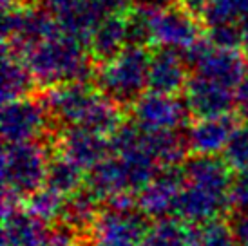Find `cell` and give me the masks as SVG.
<instances>
[{
  "instance_id": "6da1fadb",
  "label": "cell",
  "mask_w": 248,
  "mask_h": 246,
  "mask_svg": "<svg viewBox=\"0 0 248 246\" xmlns=\"http://www.w3.org/2000/svg\"><path fill=\"white\" fill-rule=\"evenodd\" d=\"M22 60L26 62L36 82L47 85L49 89L63 83L85 82L93 75L85 44L65 34H58L36 46Z\"/></svg>"
},
{
  "instance_id": "7a4b0ae2",
  "label": "cell",
  "mask_w": 248,
  "mask_h": 246,
  "mask_svg": "<svg viewBox=\"0 0 248 246\" xmlns=\"http://www.w3.org/2000/svg\"><path fill=\"white\" fill-rule=\"evenodd\" d=\"M49 157L46 147L38 141L6 145L2 156L4 201L15 203L29 199L46 186Z\"/></svg>"
},
{
  "instance_id": "3957f363",
  "label": "cell",
  "mask_w": 248,
  "mask_h": 246,
  "mask_svg": "<svg viewBox=\"0 0 248 246\" xmlns=\"http://www.w3.org/2000/svg\"><path fill=\"white\" fill-rule=\"evenodd\" d=\"M151 55L145 47H125L98 71L100 92L116 105H134L149 87Z\"/></svg>"
},
{
  "instance_id": "277c9868",
  "label": "cell",
  "mask_w": 248,
  "mask_h": 246,
  "mask_svg": "<svg viewBox=\"0 0 248 246\" xmlns=\"http://www.w3.org/2000/svg\"><path fill=\"white\" fill-rule=\"evenodd\" d=\"M58 34H62L60 28L46 7L22 4L9 11H4V53H9L20 60L31 49Z\"/></svg>"
},
{
  "instance_id": "5b68a950",
  "label": "cell",
  "mask_w": 248,
  "mask_h": 246,
  "mask_svg": "<svg viewBox=\"0 0 248 246\" xmlns=\"http://www.w3.org/2000/svg\"><path fill=\"white\" fill-rule=\"evenodd\" d=\"M102 98L104 94H100L85 82H75L51 87L42 103L49 116L69 129L85 127Z\"/></svg>"
},
{
  "instance_id": "8992f818",
  "label": "cell",
  "mask_w": 248,
  "mask_h": 246,
  "mask_svg": "<svg viewBox=\"0 0 248 246\" xmlns=\"http://www.w3.org/2000/svg\"><path fill=\"white\" fill-rule=\"evenodd\" d=\"M151 225L140 210H112L100 214L93 226L96 246H141Z\"/></svg>"
},
{
  "instance_id": "52a82bcc",
  "label": "cell",
  "mask_w": 248,
  "mask_h": 246,
  "mask_svg": "<svg viewBox=\"0 0 248 246\" xmlns=\"http://www.w3.org/2000/svg\"><path fill=\"white\" fill-rule=\"evenodd\" d=\"M201 29L194 16L183 9H151V40L163 49L185 53L198 40Z\"/></svg>"
},
{
  "instance_id": "ba28073f",
  "label": "cell",
  "mask_w": 248,
  "mask_h": 246,
  "mask_svg": "<svg viewBox=\"0 0 248 246\" xmlns=\"http://www.w3.org/2000/svg\"><path fill=\"white\" fill-rule=\"evenodd\" d=\"M47 116L44 103L31 98L4 103L2 138L6 145L35 141L47 127Z\"/></svg>"
},
{
  "instance_id": "9c48e42d",
  "label": "cell",
  "mask_w": 248,
  "mask_h": 246,
  "mask_svg": "<svg viewBox=\"0 0 248 246\" xmlns=\"http://www.w3.org/2000/svg\"><path fill=\"white\" fill-rule=\"evenodd\" d=\"M134 122L147 130H179L188 122V109L185 102L176 96L145 92L132 105Z\"/></svg>"
},
{
  "instance_id": "30bf717a",
  "label": "cell",
  "mask_w": 248,
  "mask_h": 246,
  "mask_svg": "<svg viewBox=\"0 0 248 246\" xmlns=\"http://www.w3.org/2000/svg\"><path fill=\"white\" fill-rule=\"evenodd\" d=\"M46 9L53 15L60 33L89 44L93 31L96 29L104 15L93 0H44Z\"/></svg>"
},
{
  "instance_id": "8fae6325",
  "label": "cell",
  "mask_w": 248,
  "mask_h": 246,
  "mask_svg": "<svg viewBox=\"0 0 248 246\" xmlns=\"http://www.w3.org/2000/svg\"><path fill=\"white\" fill-rule=\"evenodd\" d=\"M183 102L188 112L198 120L219 118L232 112V107L235 105V94L232 89L194 75L183 91Z\"/></svg>"
},
{
  "instance_id": "7c38bea8",
  "label": "cell",
  "mask_w": 248,
  "mask_h": 246,
  "mask_svg": "<svg viewBox=\"0 0 248 246\" xmlns=\"http://www.w3.org/2000/svg\"><path fill=\"white\" fill-rule=\"evenodd\" d=\"M185 186V176L179 169H161L138 194V210L147 217L163 219L174 214L181 188Z\"/></svg>"
},
{
  "instance_id": "4fadbf2b",
  "label": "cell",
  "mask_w": 248,
  "mask_h": 246,
  "mask_svg": "<svg viewBox=\"0 0 248 246\" xmlns=\"http://www.w3.org/2000/svg\"><path fill=\"white\" fill-rule=\"evenodd\" d=\"M109 152L110 143L107 136L85 127H69L60 138V156L67 157L82 170H93L109 157Z\"/></svg>"
},
{
  "instance_id": "5bb4252c",
  "label": "cell",
  "mask_w": 248,
  "mask_h": 246,
  "mask_svg": "<svg viewBox=\"0 0 248 246\" xmlns=\"http://www.w3.org/2000/svg\"><path fill=\"white\" fill-rule=\"evenodd\" d=\"M230 203V196L219 192L208 190L198 184H190L185 181L174 206V214L178 219H183L190 225H203L214 221Z\"/></svg>"
},
{
  "instance_id": "9a60e30c",
  "label": "cell",
  "mask_w": 248,
  "mask_h": 246,
  "mask_svg": "<svg viewBox=\"0 0 248 246\" xmlns=\"http://www.w3.org/2000/svg\"><path fill=\"white\" fill-rule=\"evenodd\" d=\"M194 71L201 78L219 83L227 89L237 91L248 67L245 63V56H241L237 51L217 49L210 44L205 55L194 65Z\"/></svg>"
},
{
  "instance_id": "2e32d148",
  "label": "cell",
  "mask_w": 248,
  "mask_h": 246,
  "mask_svg": "<svg viewBox=\"0 0 248 246\" xmlns=\"http://www.w3.org/2000/svg\"><path fill=\"white\" fill-rule=\"evenodd\" d=\"M188 65L179 51L159 47L151 56L149 65V91L158 94L174 96L185 91L188 83Z\"/></svg>"
},
{
  "instance_id": "e0dca14e",
  "label": "cell",
  "mask_w": 248,
  "mask_h": 246,
  "mask_svg": "<svg viewBox=\"0 0 248 246\" xmlns=\"http://www.w3.org/2000/svg\"><path fill=\"white\" fill-rule=\"evenodd\" d=\"M235 129L237 125L232 114L198 120L186 130L188 147L196 156H217L219 152H225Z\"/></svg>"
},
{
  "instance_id": "ac0fdd59",
  "label": "cell",
  "mask_w": 248,
  "mask_h": 246,
  "mask_svg": "<svg viewBox=\"0 0 248 246\" xmlns=\"http://www.w3.org/2000/svg\"><path fill=\"white\" fill-rule=\"evenodd\" d=\"M47 232L46 223L28 208L4 201V246H40Z\"/></svg>"
},
{
  "instance_id": "d6986e66",
  "label": "cell",
  "mask_w": 248,
  "mask_h": 246,
  "mask_svg": "<svg viewBox=\"0 0 248 246\" xmlns=\"http://www.w3.org/2000/svg\"><path fill=\"white\" fill-rule=\"evenodd\" d=\"M181 170L186 183L230 196L234 178L225 159L217 156H194L183 163Z\"/></svg>"
},
{
  "instance_id": "ffe728a7",
  "label": "cell",
  "mask_w": 248,
  "mask_h": 246,
  "mask_svg": "<svg viewBox=\"0 0 248 246\" xmlns=\"http://www.w3.org/2000/svg\"><path fill=\"white\" fill-rule=\"evenodd\" d=\"M141 147L159 169H174L185 161L188 139L179 130H147L141 127Z\"/></svg>"
},
{
  "instance_id": "44dd1931",
  "label": "cell",
  "mask_w": 248,
  "mask_h": 246,
  "mask_svg": "<svg viewBox=\"0 0 248 246\" xmlns=\"http://www.w3.org/2000/svg\"><path fill=\"white\" fill-rule=\"evenodd\" d=\"M89 53L94 60L109 62L127 47V22L122 15L104 16L89 38Z\"/></svg>"
},
{
  "instance_id": "7402d4cb",
  "label": "cell",
  "mask_w": 248,
  "mask_h": 246,
  "mask_svg": "<svg viewBox=\"0 0 248 246\" xmlns=\"http://www.w3.org/2000/svg\"><path fill=\"white\" fill-rule=\"evenodd\" d=\"M87 188H89L100 201H109L114 196L132 192L131 179L127 174L124 161L118 156L107 157L100 165H96L87 176Z\"/></svg>"
},
{
  "instance_id": "603a6c76",
  "label": "cell",
  "mask_w": 248,
  "mask_h": 246,
  "mask_svg": "<svg viewBox=\"0 0 248 246\" xmlns=\"http://www.w3.org/2000/svg\"><path fill=\"white\" fill-rule=\"evenodd\" d=\"M100 205L102 201L89 188H82L69 198H65L62 214L63 226L69 228L71 232H87V228L93 230V226L102 214Z\"/></svg>"
},
{
  "instance_id": "cb8c5ba5",
  "label": "cell",
  "mask_w": 248,
  "mask_h": 246,
  "mask_svg": "<svg viewBox=\"0 0 248 246\" xmlns=\"http://www.w3.org/2000/svg\"><path fill=\"white\" fill-rule=\"evenodd\" d=\"M35 76L26 65V62L16 56L4 53L2 60V100L4 103L29 98L35 89Z\"/></svg>"
},
{
  "instance_id": "d4e9b609",
  "label": "cell",
  "mask_w": 248,
  "mask_h": 246,
  "mask_svg": "<svg viewBox=\"0 0 248 246\" xmlns=\"http://www.w3.org/2000/svg\"><path fill=\"white\" fill-rule=\"evenodd\" d=\"M83 170L76 167L67 157L58 156L51 159L47 169V178H46V188L60 194L63 198H69L78 190H82Z\"/></svg>"
},
{
  "instance_id": "484cf974",
  "label": "cell",
  "mask_w": 248,
  "mask_h": 246,
  "mask_svg": "<svg viewBox=\"0 0 248 246\" xmlns=\"http://www.w3.org/2000/svg\"><path fill=\"white\" fill-rule=\"evenodd\" d=\"M192 226L181 223L179 219L163 217L151 225L141 246H190Z\"/></svg>"
},
{
  "instance_id": "4316f807",
  "label": "cell",
  "mask_w": 248,
  "mask_h": 246,
  "mask_svg": "<svg viewBox=\"0 0 248 246\" xmlns=\"http://www.w3.org/2000/svg\"><path fill=\"white\" fill-rule=\"evenodd\" d=\"M190 246H237L232 228L219 219L203 225H192V245Z\"/></svg>"
},
{
  "instance_id": "83f0119b",
  "label": "cell",
  "mask_w": 248,
  "mask_h": 246,
  "mask_svg": "<svg viewBox=\"0 0 248 246\" xmlns=\"http://www.w3.org/2000/svg\"><path fill=\"white\" fill-rule=\"evenodd\" d=\"M28 201V210L33 215L44 221V223H51L55 219H62L63 206H65V198L56 194V192L49 190V188H42L36 194H33Z\"/></svg>"
},
{
  "instance_id": "f1b7e54d",
  "label": "cell",
  "mask_w": 248,
  "mask_h": 246,
  "mask_svg": "<svg viewBox=\"0 0 248 246\" xmlns=\"http://www.w3.org/2000/svg\"><path fill=\"white\" fill-rule=\"evenodd\" d=\"M248 11V0H212L205 15L208 28L223 24H239L241 16Z\"/></svg>"
},
{
  "instance_id": "f546056e",
  "label": "cell",
  "mask_w": 248,
  "mask_h": 246,
  "mask_svg": "<svg viewBox=\"0 0 248 246\" xmlns=\"http://www.w3.org/2000/svg\"><path fill=\"white\" fill-rule=\"evenodd\" d=\"M223 154L232 170L248 172V125L235 129Z\"/></svg>"
},
{
  "instance_id": "4dcf8cb0",
  "label": "cell",
  "mask_w": 248,
  "mask_h": 246,
  "mask_svg": "<svg viewBox=\"0 0 248 246\" xmlns=\"http://www.w3.org/2000/svg\"><path fill=\"white\" fill-rule=\"evenodd\" d=\"M207 40L217 49L237 51V47L245 42V34L237 24H223V26L208 28Z\"/></svg>"
},
{
  "instance_id": "1f68e13d",
  "label": "cell",
  "mask_w": 248,
  "mask_h": 246,
  "mask_svg": "<svg viewBox=\"0 0 248 246\" xmlns=\"http://www.w3.org/2000/svg\"><path fill=\"white\" fill-rule=\"evenodd\" d=\"M230 203L241 214H248V172H239L230 188Z\"/></svg>"
},
{
  "instance_id": "d6a6232c",
  "label": "cell",
  "mask_w": 248,
  "mask_h": 246,
  "mask_svg": "<svg viewBox=\"0 0 248 246\" xmlns=\"http://www.w3.org/2000/svg\"><path fill=\"white\" fill-rule=\"evenodd\" d=\"M40 246H73V232L65 226L56 228V230H49Z\"/></svg>"
},
{
  "instance_id": "836d02e7",
  "label": "cell",
  "mask_w": 248,
  "mask_h": 246,
  "mask_svg": "<svg viewBox=\"0 0 248 246\" xmlns=\"http://www.w3.org/2000/svg\"><path fill=\"white\" fill-rule=\"evenodd\" d=\"M96 7L100 9V13L104 16L109 15H124L129 6H131V0H93Z\"/></svg>"
},
{
  "instance_id": "e575fe53",
  "label": "cell",
  "mask_w": 248,
  "mask_h": 246,
  "mask_svg": "<svg viewBox=\"0 0 248 246\" xmlns=\"http://www.w3.org/2000/svg\"><path fill=\"white\" fill-rule=\"evenodd\" d=\"M230 228H232L237 246H248V214H239L232 221Z\"/></svg>"
},
{
  "instance_id": "d590c367",
  "label": "cell",
  "mask_w": 248,
  "mask_h": 246,
  "mask_svg": "<svg viewBox=\"0 0 248 246\" xmlns=\"http://www.w3.org/2000/svg\"><path fill=\"white\" fill-rule=\"evenodd\" d=\"M181 9L194 16V18H205L208 7L212 4V0H179Z\"/></svg>"
},
{
  "instance_id": "8d00e7d4",
  "label": "cell",
  "mask_w": 248,
  "mask_h": 246,
  "mask_svg": "<svg viewBox=\"0 0 248 246\" xmlns=\"http://www.w3.org/2000/svg\"><path fill=\"white\" fill-rule=\"evenodd\" d=\"M235 105L241 112V116L248 122V71L243 78L241 85L235 91Z\"/></svg>"
},
{
  "instance_id": "74e56055",
  "label": "cell",
  "mask_w": 248,
  "mask_h": 246,
  "mask_svg": "<svg viewBox=\"0 0 248 246\" xmlns=\"http://www.w3.org/2000/svg\"><path fill=\"white\" fill-rule=\"evenodd\" d=\"M176 0H138L140 7L145 9H169L172 7V4Z\"/></svg>"
},
{
  "instance_id": "f35d334b",
  "label": "cell",
  "mask_w": 248,
  "mask_h": 246,
  "mask_svg": "<svg viewBox=\"0 0 248 246\" xmlns=\"http://www.w3.org/2000/svg\"><path fill=\"white\" fill-rule=\"evenodd\" d=\"M239 28H241L243 34H245V40H248V11L241 16V20H239V24H237Z\"/></svg>"
},
{
  "instance_id": "ab89813d",
  "label": "cell",
  "mask_w": 248,
  "mask_h": 246,
  "mask_svg": "<svg viewBox=\"0 0 248 246\" xmlns=\"http://www.w3.org/2000/svg\"><path fill=\"white\" fill-rule=\"evenodd\" d=\"M20 2L22 0H2V7H4V11H9V9H13V7L22 6Z\"/></svg>"
},
{
  "instance_id": "60d3db41",
  "label": "cell",
  "mask_w": 248,
  "mask_h": 246,
  "mask_svg": "<svg viewBox=\"0 0 248 246\" xmlns=\"http://www.w3.org/2000/svg\"><path fill=\"white\" fill-rule=\"evenodd\" d=\"M245 60L248 62V40H245Z\"/></svg>"
}]
</instances>
